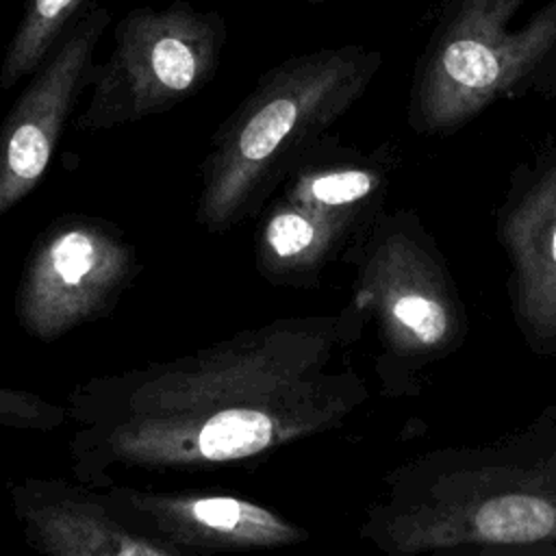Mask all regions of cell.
<instances>
[{
    "label": "cell",
    "mask_w": 556,
    "mask_h": 556,
    "mask_svg": "<svg viewBox=\"0 0 556 556\" xmlns=\"http://www.w3.org/2000/svg\"><path fill=\"white\" fill-rule=\"evenodd\" d=\"M350 222L278 200L261 222L256 269L271 285L311 282L337 250Z\"/></svg>",
    "instance_id": "7c38bea8"
},
{
    "label": "cell",
    "mask_w": 556,
    "mask_h": 556,
    "mask_svg": "<svg viewBox=\"0 0 556 556\" xmlns=\"http://www.w3.org/2000/svg\"><path fill=\"white\" fill-rule=\"evenodd\" d=\"M419 556H556V539L530 543H460Z\"/></svg>",
    "instance_id": "9a60e30c"
},
{
    "label": "cell",
    "mask_w": 556,
    "mask_h": 556,
    "mask_svg": "<svg viewBox=\"0 0 556 556\" xmlns=\"http://www.w3.org/2000/svg\"><path fill=\"white\" fill-rule=\"evenodd\" d=\"M308 2H319V0H308Z\"/></svg>",
    "instance_id": "e0dca14e"
},
{
    "label": "cell",
    "mask_w": 556,
    "mask_h": 556,
    "mask_svg": "<svg viewBox=\"0 0 556 556\" xmlns=\"http://www.w3.org/2000/svg\"><path fill=\"white\" fill-rule=\"evenodd\" d=\"M137 271V250L115 226L65 215L30 250L15 295L17 319L28 334L54 341L106 313Z\"/></svg>",
    "instance_id": "8992f818"
},
{
    "label": "cell",
    "mask_w": 556,
    "mask_h": 556,
    "mask_svg": "<svg viewBox=\"0 0 556 556\" xmlns=\"http://www.w3.org/2000/svg\"><path fill=\"white\" fill-rule=\"evenodd\" d=\"M380 185V176L363 165H313L293 174L282 200L352 224Z\"/></svg>",
    "instance_id": "5bb4252c"
},
{
    "label": "cell",
    "mask_w": 556,
    "mask_h": 556,
    "mask_svg": "<svg viewBox=\"0 0 556 556\" xmlns=\"http://www.w3.org/2000/svg\"><path fill=\"white\" fill-rule=\"evenodd\" d=\"M354 330L350 313L282 317L83 382L70 395L74 471L211 469L337 428L367 400L352 369L332 367Z\"/></svg>",
    "instance_id": "6da1fadb"
},
{
    "label": "cell",
    "mask_w": 556,
    "mask_h": 556,
    "mask_svg": "<svg viewBox=\"0 0 556 556\" xmlns=\"http://www.w3.org/2000/svg\"><path fill=\"white\" fill-rule=\"evenodd\" d=\"M96 0H26L0 65V87L30 78Z\"/></svg>",
    "instance_id": "4fadbf2b"
},
{
    "label": "cell",
    "mask_w": 556,
    "mask_h": 556,
    "mask_svg": "<svg viewBox=\"0 0 556 556\" xmlns=\"http://www.w3.org/2000/svg\"><path fill=\"white\" fill-rule=\"evenodd\" d=\"M361 536L384 556L556 539V406L480 445L421 452L382 478Z\"/></svg>",
    "instance_id": "7a4b0ae2"
},
{
    "label": "cell",
    "mask_w": 556,
    "mask_h": 556,
    "mask_svg": "<svg viewBox=\"0 0 556 556\" xmlns=\"http://www.w3.org/2000/svg\"><path fill=\"white\" fill-rule=\"evenodd\" d=\"M13 508L26 541L43 556H193L132 530L100 495L70 484L26 480L13 489Z\"/></svg>",
    "instance_id": "30bf717a"
},
{
    "label": "cell",
    "mask_w": 556,
    "mask_h": 556,
    "mask_svg": "<svg viewBox=\"0 0 556 556\" xmlns=\"http://www.w3.org/2000/svg\"><path fill=\"white\" fill-rule=\"evenodd\" d=\"M224 43V17L182 0L124 13L76 128L98 132L174 109L215 76Z\"/></svg>",
    "instance_id": "277c9868"
},
{
    "label": "cell",
    "mask_w": 556,
    "mask_h": 556,
    "mask_svg": "<svg viewBox=\"0 0 556 556\" xmlns=\"http://www.w3.org/2000/svg\"><path fill=\"white\" fill-rule=\"evenodd\" d=\"M100 497L132 530L185 549H258L306 539V532L289 519L235 495L152 493L111 486Z\"/></svg>",
    "instance_id": "9c48e42d"
},
{
    "label": "cell",
    "mask_w": 556,
    "mask_h": 556,
    "mask_svg": "<svg viewBox=\"0 0 556 556\" xmlns=\"http://www.w3.org/2000/svg\"><path fill=\"white\" fill-rule=\"evenodd\" d=\"M504 241L515 265V313L536 352H556V165L510 211Z\"/></svg>",
    "instance_id": "8fae6325"
},
{
    "label": "cell",
    "mask_w": 556,
    "mask_h": 556,
    "mask_svg": "<svg viewBox=\"0 0 556 556\" xmlns=\"http://www.w3.org/2000/svg\"><path fill=\"white\" fill-rule=\"evenodd\" d=\"M0 417L22 426H50L61 419V413L39 397L0 389Z\"/></svg>",
    "instance_id": "2e32d148"
},
{
    "label": "cell",
    "mask_w": 556,
    "mask_h": 556,
    "mask_svg": "<svg viewBox=\"0 0 556 556\" xmlns=\"http://www.w3.org/2000/svg\"><path fill=\"white\" fill-rule=\"evenodd\" d=\"M111 24L106 7L89 9L30 76L0 124V217L43 178L63 128L91 85L96 48Z\"/></svg>",
    "instance_id": "ba28073f"
},
{
    "label": "cell",
    "mask_w": 556,
    "mask_h": 556,
    "mask_svg": "<svg viewBox=\"0 0 556 556\" xmlns=\"http://www.w3.org/2000/svg\"><path fill=\"white\" fill-rule=\"evenodd\" d=\"M378 54L332 48L269 67L217 128L200 169L195 219L208 232L239 224L287 161L365 89Z\"/></svg>",
    "instance_id": "3957f363"
},
{
    "label": "cell",
    "mask_w": 556,
    "mask_h": 556,
    "mask_svg": "<svg viewBox=\"0 0 556 556\" xmlns=\"http://www.w3.org/2000/svg\"><path fill=\"white\" fill-rule=\"evenodd\" d=\"M356 304L376 315L387 348L382 393L415 397L417 369L447 354L463 332L458 306L437 265L404 232L380 237L361 267Z\"/></svg>",
    "instance_id": "52a82bcc"
},
{
    "label": "cell",
    "mask_w": 556,
    "mask_h": 556,
    "mask_svg": "<svg viewBox=\"0 0 556 556\" xmlns=\"http://www.w3.org/2000/svg\"><path fill=\"white\" fill-rule=\"evenodd\" d=\"M519 2L463 0L421 76L417 113L426 128L441 130L476 115L556 43V4L521 30L506 28Z\"/></svg>",
    "instance_id": "5b68a950"
}]
</instances>
